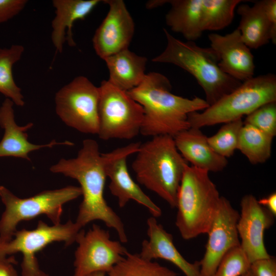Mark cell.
<instances>
[{"mask_svg": "<svg viewBox=\"0 0 276 276\" xmlns=\"http://www.w3.org/2000/svg\"><path fill=\"white\" fill-rule=\"evenodd\" d=\"M50 171L79 182L83 199L75 222L81 228L91 221H102L116 231L121 243L128 241L124 223L104 197L107 176L102 153L96 140H83L75 157L61 158L50 167Z\"/></svg>", "mask_w": 276, "mask_h": 276, "instance_id": "cell-1", "label": "cell"}, {"mask_svg": "<svg viewBox=\"0 0 276 276\" xmlns=\"http://www.w3.org/2000/svg\"><path fill=\"white\" fill-rule=\"evenodd\" d=\"M169 80L157 72L146 74L142 83L127 91L143 108L140 133L146 136L169 135L174 137L190 128L189 113L204 110L209 105L198 97L188 99L171 93Z\"/></svg>", "mask_w": 276, "mask_h": 276, "instance_id": "cell-2", "label": "cell"}, {"mask_svg": "<svg viewBox=\"0 0 276 276\" xmlns=\"http://www.w3.org/2000/svg\"><path fill=\"white\" fill-rule=\"evenodd\" d=\"M132 164L137 181L172 208L188 162L178 151L174 138L159 135L141 144Z\"/></svg>", "mask_w": 276, "mask_h": 276, "instance_id": "cell-3", "label": "cell"}, {"mask_svg": "<svg viewBox=\"0 0 276 276\" xmlns=\"http://www.w3.org/2000/svg\"><path fill=\"white\" fill-rule=\"evenodd\" d=\"M164 32L166 47L152 61L172 64L191 74L203 90L209 106L241 84L220 69L219 56L212 48L200 47L195 41H182L165 28Z\"/></svg>", "mask_w": 276, "mask_h": 276, "instance_id": "cell-4", "label": "cell"}, {"mask_svg": "<svg viewBox=\"0 0 276 276\" xmlns=\"http://www.w3.org/2000/svg\"><path fill=\"white\" fill-rule=\"evenodd\" d=\"M220 197L209 172L187 165L178 191L176 207L175 225L183 239L190 240L207 234Z\"/></svg>", "mask_w": 276, "mask_h": 276, "instance_id": "cell-5", "label": "cell"}, {"mask_svg": "<svg viewBox=\"0 0 276 276\" xmlns=\"http://www.w3.org/2000/svg\"><path fill=\"white\" fill-rule=\"evenodd\" d=\"M276 101V76L268 73L254 77L201 112L188 115L190 127L199 128L225 123L247 116L261 106Z\"/></svg>", "mask_w": 276, "mask_h": 276, "instance_id": "cell-6", "label": "cell"}, {"mask_svg": "<svg viewBox=\"0 0 276 276\" xmlns=\"http://www.w3.org/2000/svg\"><path fill=\"white\" fill-rule=\"evenodd\" d=\"M82 196L80 187L68 186L44 190L30 197H17L4 186H0V199L5 210L0 218V240L10 241L17 231L18 223L45 215L53 224L60 223L62 207L65 203Z\"/></svg>", "mask_w": 276, "mask_h": 276, "instance_id": "cell-7", "label": "cell"}, {"mask_svg": "<svg viewBox=\"0 0 276 276\" xmlns=\"http://www.w3.org/2000/svg\"><path fill=\"white\" fill-rule=\"evenodd\" d=\"M99 88V137L131 140L140 133L144 119L143 107L124 90L103 80Z\"/></svg>", "mask_w": 276, "mask_h": 276, "instance_id": "cell-8", "label": "cell"}, {"mask_svg": "<svg viewBox=\"0 0 276 276\" xmlns=\"http://www.w3.org/2000/svg\"><path fill=\"white\" fill-rule=\"evenodd\" d=\"M81 229L71 220L52 225L40 220L34 229L17 230L10 241L0 240V258L20 252L22 255L21 276H49L39 267L36 254L54 242L72 244Z\"/></svg>", "mask_w": 276, "mask_h": 276, "instance_id": "cell-9", "label": "cell"}, {"mask_svg": "<svg viewBox=\"0 0 276 276\" xmlns=\"http://www.w3.org/2000/svg\"><path fill=\"white\" fill-rule=\"evenodd\" d=\"M99 100V87L78 76L56 93V113L66 126L84 134H97Z\"/></svg>", "mask_w": 276, "mask_h": 276, "instance_id": "cell-10", "label": "cell"}, {"mask_svg": "<svg viewBox=\"0 0 276 276\" xmlns=\"http://www.w3.org/2000/svg\"><path fill=\"white\" fill-rule=\"evenodd\" d=\"M73 276H86L92 273H107L127 252L119 241L112 240L108 231L94 224L87 232L81 229L76 240Z\"/></svg>", "mask_w": 276, "mask_h": 276, "instance_id": "cell-11", "label": "cell"}, {"mask_svg": "<svg viewBox=\"0 0 276 276\" xmlns=\"http://www.w3.org/2000/svg\"><path fill=\"white\" fill-rule=\"evenodd\" d=\"M141 144L132 143L102 153L104 170L110 180L109 189L117 198L120 208H124L129 201L133 200L147 209L152 216L157 218L162 215L161 209L133 180L128 170L127 158L136 153Z\"/></svg>", "mask_w": 276, "mask_h": 276, "instance_id": "cell-12", "label": "cell"}, {"mask_svg": "<svg viewBox=\"0 0 276 276\" xmlns=\"http://www.w3.org/2000/svg\"><path fill=\"white\" fill-rule=\"evenodd\" d=\"M239 213L226 198L221 196L216 215L209 230L205 251L199 261L201 276H212L223 256L240 246L237 231Z\"/></svg>", "mask_w": 276, "mask_h": 276, "instance_id": "cell-13", "label": "cell"}, {"mask_svg": "<svg viewBox=\"0 0 276 276\" xmlns=\"http://www.w3.org/2000/svg\"><path fill=\"white\" fill-rule=\"evenodd\" d=\"M108 13L92 39L97 55L103 60L126 49L134 35V22L123 0H105Z\"/></svg>", "mask_w": 276, "mask_h": 276, "instance_id": "cell-14", "label": "cell"}, {"mask_svg": "<svg viewBox=\"0 0 276 276\" xmlns=\"http://www.w3.org/2000/svg\"><path fill=\"white\" fill-rule=\"evenodd\" d=\"M240 206L237 227L241 248L251 264L270 257L265 246L264 233L273 224L275 216L251 194L242 197Z\"/></svg>", "mask_w": 276, "mask_h": 276, "instance_id": "cell-15", "label": "cell"}, {"mask_svg": "<svg viewBox=\"0 0 276 276\" xmlns=\"http://www.w3.org/2000/svg\"><path fill=\"white\" fill-rule=\"evenodd\" d=\"M212 48L219 58L218 65L225 74L243 82L254 77V57L236 29L222 35L212 33L208 35Z\"/></svg>", "mask_w": 276, "mask_h": 276, "instance_id": "cell-16", "label": "cell"}, {"mask_svg": "<svg viewBox=\"0 0 276 276\" xmlns=\"http://www.w3.org/2000/svg\"><path fill=\"white\" fill-rule=\"evenodd\" d=\"M13 102L6 98L0 107V126L4 133L0 142V157L12 156L29 162L30 152L42 148H53L56 146H72L70 141L57 142L55 140L44 144H35L28 140L27 131L34 124L29 122L23 126L17 124L13 109Z\"/></svg>", "mask_w": 276, "mask_h": 276, "instance_id": "cell-17", "label": "cell"}, {"mask_svg": "<svg viewBox=\"0 0 276 276\" xmlns=\"http://www.w3.org/2000/svg\"><path fill=\"white\" fill-rule=\"evenodd\" d=\"M148 239L143 240L139 255L148 260L161 259L177 267L185 276H201L199 261L191 263L175 247L172 235L151 216L147 220Z\"/></svg>", "mask_w": 276, "mask_h": 276, "instance_id": "cell-18", "label": "cell"}, {"mask_svg": "<svg viewBox=\"0 0 276 276\" xmlns=\"http://www.w3.org/2000/svg\"><path fill=\"white\" fill-rule=\"evenodd\" d=\"M176 147L183 158L191 166L208 172H219L228 161L210 146L208 137L199 128L190 127L174 137Z\"/></svg>", "mask_w": 276, "mask_h": 276, "instance_id": "cell-19", "label": "cell"}, {"mask_svg": "<svg viewBox=\"0 0 276 276\" xmlns=\"http://www.w3.org/2000/svg\"><path fill=\"white\" fill-rule=\"evenodd\" d=\"M102 2L100 0H53L55 16L52 21L51 40L56 52L62 53L65 41L74 47L73 24L83 20Z\"/></svg>", "mask_w": 276, "mask_h": 276, "instance_id": "cell-20", "label": "cell"}, {"mask_svg": "<svg viewBox=\"0 0 276 276\" xmlns=\"http://www.w3.org/2000/svg\"><path fill=\"white\" fill-rule=\"evenodd\" d=\"M109 72L108 82L117 88L128 91L139 85L145 76L147 58L128 49L104 60Z\"/></svg>", "mask_w": 276, "mask_h": 276, "instance_id": "cell-21", "label": "cell"}, {"mask_svg": "<svg viewBox=\"0 0 276 276\" xmlns=\"http://www.w3.org/2000/svg\"><path fill=\"white\" fill-rule=\"evenodd\" d=\"M171 8L165 16L172 31L181 34L188 41H195L203 30L202 0H167Z\"/></svg>", "mask_w": 276, "mask_h": 276, "instance_id": "cell-22", "label": "cell"}, {"mask_svg": "<svg viewBox=\"0 0 276 276\" xmlns=\"http://www.w3.org/2000/svg\"><path fill=\"white\" fill-rule=\"evenodd\" d=\"M237 12L240 16L237 29L242 40L249 49H258L271 40V28L264 9L263 0L252 6H238Z\"/></svg>", "mask_w": 276, "mask_h": 276, "instance_id": "cell-23", "label": "cell"}, {"mask_svg": "<svg viewBox=\"0 0 276 276\" xmlns=\"http://www.w3.org/2000/svg\"><path fill=\"white\" fill-rule=\"evenodd\" d=\"M273 137L249 124L239 133L238 148L252 164L266 162L270 157Z\"/></svg>", "mask_w": 276, "mask_h": 276, "instance_id": "cell-24", "label": "cell"}, {"mask_svg": "<svg viewBox=\"0 0 276 276\" xmlns=\"http://www.w3.org/2000/svg\"><path fill=\"white\" fill-rule=\"evenodd\" d=\"M24 50L20 44L0 48V93L20 107L24 106L25 103L21 89L14 80L12 67L20 59Z\"/></svg>", "mask_w": 276, "mask_h": 276, "instance_id": "cell-25", "label": "cell"}, {"mask_svg": "<svg viewBox=\"0 0 276 276\" xmlns=\"http://www.w3.org/2000/svg\"><path fill=\"white\" fill-rule=\"evenodd\" d=\"M177 273L153 260L128 251L107 273V276H177Z\"/></svg>", "mask_w": 276, "mask_h": 276, "instance_id": "cell-26", "label": "cell"}, {"mask_svg": "<svg viewBox=\"0 0 276 276\" xmlns=\"http://www.w3.org/2000/svg\"><path fill=\"white\" fill-rule=\"evenodd\" d=\"M242 0H202L203 30L217 31L229 25Z\"/></svg>", "mask_w": 276, "mask_h": 276, "instance_id": "cell-27", "label": "cell"}, {"mask_svg": "<svg viewBox=\"0 0 276 276\" xmlns=\"http://www.w3.org/2000/svg\"><path fill=\"white\" fill-rule=\"evenodd\" d=\"M243 124L242 119L224 123L216 134L208 137L209 145L219 155L225 158L231 156L238 148L239 133Z\"/></svg>", "mask_w": 276, "mask_h": 276, "instance_id": "cell-28", "label": "cell"}, {"mask_svg": "<svg viewBox=\"0 0 276 276\" xmlns=\"http://www.w3.org/2000/svg\"><path fill=\"white\" fill-rule=\"evenodd\" d=\"M250 265L240 246H237L223 256L212 276H241L249 270Z\"/></svg>", "mask_w": 276, "mask_h": 276, "instance_id": "cell-29", "label": "cell"}, {"mask_svg": "<svg viewBox=\"0 0 276 276\" xmlns=\"http://www.w3.org/2000/svg\"><path fill=\"white\" fill-rule=\"evenodd\" d=\"M243 123L273 137L276 134V101L258 107L246 116Z\"/></svg>", "mask_w": 276, "mask_h": 276, "instance_id": "cell-30", "label": "cell"}, {"mask_svg": "<svg viewBox=\"0 0 276 276\" xmlns=\"http://www.w3.org/2000/svg\"><path fill=\"white\" fill-rule=\"evenodd\" d=\"M27 3L26 0H0V24L18 14Z\"/></svg>", "mask_w": 276, "mask_h": 276, "instance_id": "cell-31", "label": "cell"}, {"mask_svg": "<svg viewBox=\"0 0 276 276\" xmlns=\"http://www.w3.org/2000/svg\"><path fill=\"white\" fill-rule=\"evenodd\" d=\"M250 269L254 276H276V260L271 256L258 260L251 264Z\"/></svg>", "mask_w": 276, "mask_h": 276, "instance_id": "cell-32", "label": "cell"}, {"mask_svg": "<svg viewBox=\"0 0 276 276\" xmlns=\"http://www.w3.org/2000/svg\"><path fill=\"white\" fill-rule=\"evenodd\" d=\"M265 12L270 24L273 44L276 43V1L263 0Z\"/></svg>", "mask_w": 276, "mask_h": 276, "instance_id": "cell-33", "label": "cell"}, {"mask_svg": "<svg viewBox=\"0 0 276 276\" xmlns=\"http://www.w3.org/2000/svg\"><path fill=\"white\" fill-rule=\"evenodd\" d=\"M17 261L13 256L0 258V276H18L14 265Z\"/></svg>", "mask_w": 276, "mask_h": 276, "instance_id": "cell-34", "label": "cell"}, {"mask_svg": "<svg viewBox=\"0 0 276 276\" xmlns=\"http://www.w3.org/2000/svg\"><path fill=\"white\" fill-rule=\"evenodd\" d=\"M258 203L267 209L274 216L276 215V193L273 192L267 196L258 200Z\"/></svg>", "mask_w": 276, "mask_h": 276, "instance_id": "cell-35", "label": "cell"}, {"mask_svg": "<svg viewBox=\"0 0 276 276\" xmlns=\"http://www.w3.org/2000/svg\"><path fill=\"white\" fill-rule=\"evenodd\" d=\"M167 0H156L148 2L146 4V7L149 9L154 8L167 4Z\"/></svg>", "mask_w": 276, "mask_h": 276, "instance_id": "cell-36", "label": "cell"}, {"mask_svg": "<svg viewBox=\"0 0 276 276\" xmlns=\"http://www.w3.org/2000/svg\"><path fill=\"white\" fill-rule=\"evenodd\" d=\"M86 276H107V273L103 272H97L90 273Z\"/></svg>", "mask_w": 276, "mask_h": 276, "instance_id": "cell-37", "label": "cell"}, {"mask_svg": "<svg viewBox=\"0 0 276 276\" xmlns=\"http://www.w3.org/2000/svg\"><path fill=\"white\" fill-rule=\"evenodd\" d=\"M241 276H254L250 269Z\"/></svg>", "mask_w": 276, "mask_h": 276, "instance_id": "cell-38", "label": "cell"}]
</instances>
